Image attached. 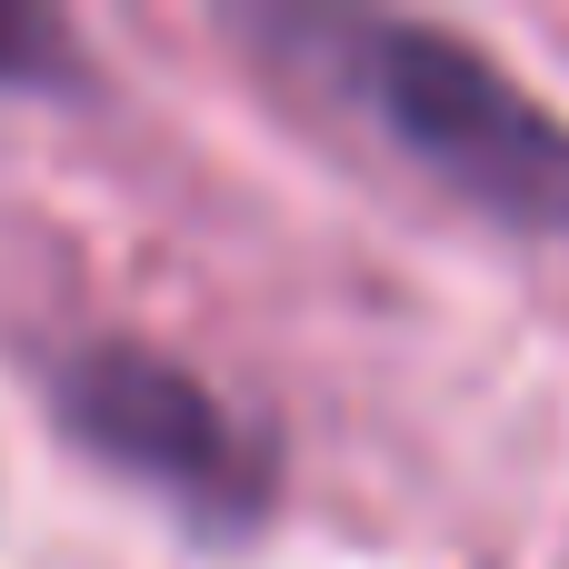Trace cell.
Returning a JSON list of instances; mask_svg holds the SVG:
<instances>
[{
    "label": "cell",
    "instance_id": "cell-1",
    "mask_svg": "<svg viewBox=\"0 0 569 569\" xmlns=\"http://www.w3.org/2000/svg\"><path fill=\"white\" fill-rule=\"evenodd\" d=\"M440 190L470 210L569 240V120L510 80L490 50L430 20H340V70H330Z\"/></svg>",
    "mask_w": 569,
    "mask_h": 569
},
{
    "label": "cell",
    "instance_id": "cell-2",
    "mask_svg": "<svg viewBox=\"0 0 569 569\" xmlns=\"http://www.w3.org/2000/svg\"><path fill=\"white\" fill-rule=\"evenodd\" d=\"M50 420L100 470L160 490L200 540H250L270 520V490H280L270 440L190 360H170L150 340H80L50 380Z\"/></svg>",
    "mask_w": 569,
    "mask_h": 569
},
{
    "label": "cell",
    "instance_id": "cell-3",
    "mask_svg": "<svg viewBox=\"0 0 569 569\" xmlns=\"http://www.w3.org/2000/svg\"><path fill=\"white\" fill-rule=\"evenodd\" d=\"M0 90H50V100L90 90V60H80L70 20H50V10H20V0H0Z\"/></svg>",
    "mask_w": 569,
    "mask_h": 569
}]
</instances>
